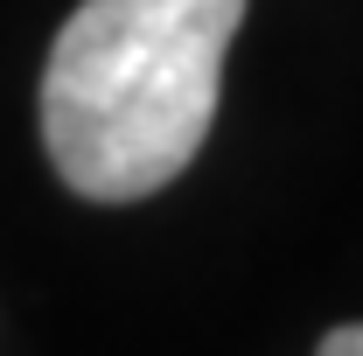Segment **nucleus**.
Listing matches in <instances>:
<instances>
[{"instance_id": "obj_1", "label": "nucleus", "mask_w": 363, "mask_h": 356, "mask_svg": "<svg viewBox=\"0 0 363 356\" xmlns=\"http://www.w3.org/2000/svg\"><path fill=\"white\" fill-rule=\"evenodd\" d=\"M245 0H77L43 70V147L84 203H140L203 154Z\"/></svg>"}, {"instance_id": "obj_2", "label": "nucleus", "mask_w": 363, "mask_h": 356, "mask_svg": "<svg viewBox=\"0 0 363 356\" xmlns=\"http://www.w3.org/2000/svg\"><path fill=\"white\" fill-rule=\"evenodd\" d=\"M315 356H363V321H350V328H328Z\"/></svg>"}]
</instances>
